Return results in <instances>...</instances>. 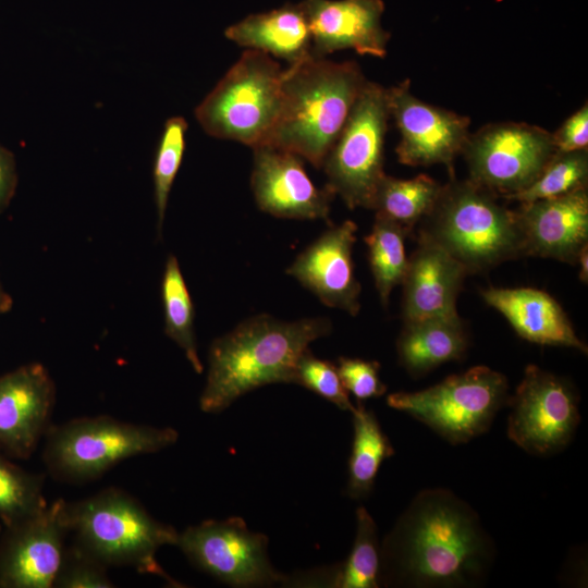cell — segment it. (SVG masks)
<instances>
[{
    "mask_svg": "<svg viewBox=\"0 0 588 588\" xmlns=\"http://www.w3.org/2000/svg\"><path fill=\"white\" fill-rule=\"evenodd\" d=\"M495 546L478 513L444 488L414 497L380 544L379 583L385 587L479 586Z\"/></svg>",
    "mask_w": 588,
    "mask_h": 588,
    "instance_id": "1",
    "label": "cell"
},
{
    "mask_svg": "<svg viewBox=\"0 0 588 588\" xmlns=\"http://www.w3.org/2000/svg\"><path fill=\"white\" fill-rule=\"evenodd\" d=\"M330 331V320L320 317L284 321L261 314L242 321L210 345L200 409L220 413L257 388L293 383L301 355Z\"/></svg>",
    "mask_w": 588,
    "mask_h": 588,
    "instance_id": "2",
    "label": "cell"
},
{
    "mask_svg": "<svg viewBox=\"0 0 588 588\" xmlns=\"http://www.w3.org/2000/svg\"><path fill=\"white\" fill-rule=\"evenodd\" d=\"M366 82L354 61L310 54L290 64L282 72L280 112L264 144L321 168Z\"/></svg>",
    "mask_w": 588,
    "mask_h": 588,
    "instance_id": "3",
    "label": "cell"
},
{
    "mask_svg": "<svg viewBox=\"0 0 588 588\" xmlns=\"http://www.w3.org/2000/svg\"><path fill=\"white\" fill-rule=\"evenodd\" d=\"M63 518L74 540L107 566H130L181 587L156 559L166 544H176L179 532L154 518L132 495L106 488L75 502H63Z\"/></svg>",
    "mask_w": 588,
    "mask_h": 588,
    "instance_id": "4",
    "label": "cell"
},
{
    "mask_svg": "<svg viewBox=\"0 0 588 588\" xmlns=\"http://www.w3.org/2000/svg\"><path fill=\"white\" fill-rule=\"evenodd\" d=\"M421 234L442 246L467 273L524 256L516 212L470 180L442 186Z\"/></svg>",
    "mask_w": 588,
    "mask_h": 588,
    "instance_id": "5",
    "label": "cell"
},
{
    "mask_svg": "<svg viewBox=\"0 0 588 588\" xmlns=\"http://www.w3.org/2000/svg\"><path fill=\"white\" fill-rule=\"evenodd\" d=\"M45 437L44 461L49 474L64 482L83 483L100 477L126 458L173 445L179 433L171 427L96 416L50 426Z\"/></svg>",
    "mask_w": 588,
    "mask_h": 588,
    "instance_id": "6",
    "label": "cell"
},
{
    "mask_svg": "<svg viewBox=\"0 0 588 588\" xmlns=\"http://www.w3.org/2000/svg\"><path fill=\"white\" fill-rule=\"evenodd\" d=\"M282 72L271 56L246 49L196 107L198 123L216 138L266 143L280 112Z\"/></svg>",
    "mask_w": 588,
    "mask_h": 588,
    "instance_id": "7",
    "label": "cell"
},
{
    "mask_svg": "<svg viewBox=\"0 0 588 588\" xmlns=\"http://www.w3.org/2000/svg\"><path fill=\"white\" fill-rule=\"evenodd\" d=\"M509 400L506 377L478 365L415 392H394L387 404L456 445L487 432Z\"/></svg>",
    "mask_w": 588,
    "mask_h": 588,
    "instance_id": "8",
    "label": "cell"
},
{
    "mask_svg": "<svg viewBox=\"0 0 588 588\" xmlns=\"http://www.w3.org/2000/svg\"><path fill=\"white\" fill-rule=\"evenodd\" d=\"M388 88L367 81L322 164L326 187L350 209L369 208L385 175Z\"/></svg>",
    "mask_w": 588,
    "mask_h": 588,
    "instance_id": "9",
    "label": "cell"
},
{
    "mask_svg": "<svg viewBox=\"0 0 588 588\" xmlns=\"http://www.w3.org/2000/svg\"><path fill=\"white\" fill-rule=\"evenodd\" d=\"M578 394L563 377L528 365L513 396L506 433L525 452L551 456L573 440L580 422Z\"/></svg>",
    "mask_w": 588,
    "mask_h": 588,
    "instance_id": "10",
    "label": "cell"
},
{
    "mask_svg": "<svg viewBox=\"0 0 588 588\" xmlns=\"http://www.w3.org/2000/svg\"><path fill=\"white\" fill-rule=\"evenodd\" d=\"M469 180L506 197L529 186L555 154L552 133L527 123L489 124L469 135L463 152Z\"/></svg>",
    "mask_w": 588,
    "mask_h": 588,
    "instance_id": "11",
    "label": "cell"
},
{
    "mask_svg": "<svg viewBox=\"0 0 588 588\" xmlns=\"http://www.w3.org/2000/svg\"><path fill=\"white\" fill-rule=\"evenodd\" d=\"M188 561L204 573L232 587H265L287 584L268 555V537L248 529L241 517L208 519L189 526L176 544Z\"/></svg>",
    "mask_w": 588,
    "mask_h": 588,
    "instance_id": "12",
    "label": "cell"
},
{
    "mask_svg": "<svg viewBox=\"0 0 588 588\" xmlns=\"http://www.w3.org/2000/svg\"><path fill=\"white\" fill-rule=\"evenodd\" d=\"M388 105L401 136L399 161L411 167L443 164L454 177V161L470 135L469 118L416 98L409 79L388 88Z\"/></svg>",
    "mask_w": 588,
    "mask_h": 588,
    "instance_id": "13",
    "label": "cell"
},
{
    "mask_svg": "<svg viewBox=\"0 0 588 588\" xmlns=\"http://www.w3.org/2000/svg\"><path fill=\"white\" fill-rule=\"evenodd\" d=\"M59 499L0 532V588H50L69 529Z\"/></svg>",
    "mask_w": 588,
    "mask_h": 588,
    "instance_id": "14",
    "label": "cell"
},
{
    "mask_svg": "<svg viewBox=\"0 0 588 588\" xmlns=\"http://www.w3.org/2000/svg\"><path fill=\"white\" fill-rule=\"evenodd\" d=\"M252 149L250 186L260 210L278 218L328 220L334 194L311 182L298 155L269 144Z\"/></svg>",
    "mask_w": 588,
    "mask_h": 588,
    "instance_id": "15",
    "label": "cell"
},
{
    "mask_svg": "<svg viewBox=\"0 0 588 588\" xmlns=\"http://www.w3.org/2000/svg\"><path fill=\"white\" fill-rule=\"evenodd\" d=\"M56 387L39 363L0 376V452L28 458L50 428Z\"/></svg>",
    "mask_w": 588,
    "mask_h": 588,
    "instance_id": "16",
    "label": "cell"
},
{
    "mask_svg": "<svg viewBox=\"0 0 588 588\" xmlns=\"http://www.w3.org/2000/svg\"><path fill=\"white\" fill-rule=\"evenodd\" d=\"M357 225L345 220L332 225L307 246L286 269L304 287L324 305L352 316L359 311L360 285L352 258Z\"/></svg>",
    "mask_w": 588,
    "mask_h": 588,
    "instance_id": "17",
    "label": "cell"
},
{
    "mask_svg": "<svg viewBox=\"0 0 588 588\" xmlns=\"http://www.w3.org/2000/svg\"><path fill=\"white\" fill-rule=\"evenodd\" d=\"M311 35V54L326 57L352 49L384 58L390 34L381 25L382 0H304Z\"/></svg>",
    "mask_w": 588,
    "mask_h": 588,
    "instance_id": "18",
    "label": "cell"
},
{
    "mask_svg": "<svg viewBox=\"0 0 588 588\" xmlns=\"http://www.w3.org/2000/svg\"><path fill=\"white\" fill-rule=\"evenodd\" d=\"M516 212L524 256L552 258L576 265L588 244V192L571 193L520 204Z\"/></svg>",
    "mask_w": 588,
    "mask_h": 588,
    "instance_id": "19",
    "label": "cell"
},
{
    "mask_svg": "<svg viewBox=\"0 0 588 588\" xmlns=\"http://www.w3.org/2000/svg\"><path fill=\"white\" fill-rule=\"evenodd\" d=\"M466 274L442 246L420 233L402 282L404 321L457 317L456 298Z\"/></svg>",
    "mask_w": 588,
    "mask_h": 588,
    "instance_id": "20",
    "label": "cell"
},
{
    "mask_svg": "<svg viewBox=\"0 0 588 588\" xmlns=\"http://www.w3.org/2000/svg\"><path fill=\"white\" fill-rule=\"evenodd\" d=\"M481 296L522 339L587 353V345L577 336L566 313L550 294L532 287L491 286L482 290Z\"/></svg>",
    "mask_w": 588,
    "mask_h": 588,
    "instance_id": "21",
    "label": "cell"
},
{
    "mask_svg": "<svg viewBox=\"0 0 588 588\" xmlns=\"http://www.w3.org/2000/svg\"><path fill=\"white\" fill-rule=\"evenodd\" d=\"M224 35L241 47L283 59L289 65L311 54V35L302 2L249 14L229 26Z\"/></svg>",
    "mask_w": 588,
    "mask_h": 588,
    "instance_id": "22",
    "label": "cell"
},
{
    "mask_svg": "<svg viewBox=\"0 0 588 588\" xmlns=\"http://www.w3.org/2000/svg\"><path fill=\"white\" fill-rule=\"evenodd\" d=\"M467 346V334L458 316L405 322L396 343L401 366L415 378L441 364L461 359Z\"/></svg>",
    "mask_w": 588,
    "mask_h": 588,
    "instance_id": "23",
    "label": "cell"
},
{
    "mask_svg": "<svg viewBox=\"0 0 588 588\" xmlns=\"http://www.w3.org/2000/svg\"><path fill=\"white\" fill-rule=\"evenodd\" d=\"M353 416V442L348 460L346 494L354 500L367 498L382 462L394 454L388 437L370 409L362 402L355 406Z\"/></svg>",
    "mask_w": 588,
    "mask_h": 588,
    "instance_id": "24",
    "label": "cell"
},
{
    "mask_svg": "<svg viewBox=\"0 0 588 588\" xmlns=\"http://www.w3.org/2000/svg\"><path fill=\"white\" fill-rule=\"evenodd\" d=\"M442 191L436 180L427 174L413 179L384 175L372 198L370 209L377 217L390 220L407 232L433 208Z\"/></svg>",
    "mask_w": 588,
    "mask_h": 588,
    "instance_id": "25",
    "label": "cell"
},
{
    "mask_svg": "<svg viewBox=\"0 0 588 588\" xmlns=\"http://www.w3.org/2000/svg\"><path fill=\"white\" fill-rule=\"evenodd\" d=\"M161 298L164 311V332L185 353L197 373L204 366L197 353L194 330V306L177 259H167L161 281Z\"/></svg>",
    "mask_w": 588,
    "mask_h": 588,
    "instance_id": "26",
    "label": "cell"
},
{
    "mask_svg": "<svg viewBox=\"0 0 588 588\" xmlns=\"http://www.w3.org/2000/svg\"><path fill=\"white\" fill-rule=\"evenodd\" d=\"M408 232L401 225L381 217L375 219L365 237L368 260L381 304L388 305L392 290L402 284L408 264L404 240Z\"/></svg>",
    "mask_w": 588,
    "mask_h": 588,
    "instance_id": "27",
    "label": "cell"
},
{
    "mask_svg": "<svg viewBox=\"0 0 588 588\" xmlns=\"http://www.w3.org/2000/svg\"><path fill=\"white\" fill-rule=\"evenodd\" d=\"M380 572V543L377 525L369 512L356 510V532L352 550L345 562L332 567L330 587L378 588Z\"/></svg>",
    "mask_w": 588,
    "mask_h": 588,
    "instance_id": "28",
    "label": "cell"
},
{
    "mask_svg": "<svg viewBox=\"0 0 588 588\" xmlns=\"http://www.w3.org/2000/svg\"><path fill=\"white\" fill-rule=\"evenodd\" d=\"M587 149L569 152L555 151L539 176L529 186L504 198L528 204L587 187Z\"/></svg>",
    "mask_w": 588,
    "mask_h": 588,
    "instance_id": "29",
    "label": "cell"
},
{
    "mask_svg": "<svg viewBox=\"0 0 588 588\" xmlns=\"http://www.w3.org/2000/svg\"><path fill=\"white\" fill-rule=\"evenodd\" d=\"M0 452V519L4 526L23 520L48 503L42 493L44 476L29 473Z\"/></svg>",
    "mask_w": 588,
    "mask_h": 588,
    "instance_id": "30",
    "label": "cell"
},
{
    "mask_svg": "<svg viewBox=\"0 0 588 588\" xmlns=\"http://www.w3.org/2000/svg\"><path fill=\"white\" fill-rule=\"evenodd\" d=\"M187 122L172 117L164 123L154 161V196L158 213V234H161L169 195L182 163Z\"/></svg>",
    "mask_w": 588,
    "mask_h": 588,
    "instance_id": "31",
    "label": "cell"
},
{
    "mask_svg": "<svg viewBox=\"0 0 588 588\" xmlns=\"http://www.w3.org/2000/svg\"><path fill=\"white\" fill-rule=\"evenodd\" d=\"M293 383L301 384L342 411L354 412L355 405L340 378L336 365L314 356L306 350L294 368Z\"/></svg>",
    "mask_w": 588,
    "mask_h": 588,
    "instance_id": "32",
    "label": "cell"
},
{
    "mask_svg": "<svg viewBox=\"0 0 588 588\" xmlns=\"http://www.w3.org/2000/svg\"><path fill=\"white\" fill-rule=\"evenodd\" d=\"M108 566L78 543L65 547L53 587L58 588H111Z\"/></svg>",
    "mask_w": 588,
    "mask_h": 588,
    "instance_id": "33",
    "label": "cell"
},
{
    "mask_svg": "<svg viewBox=\"0 0 588 588\" xmlns=\"http://www.w3.org/2000/svg\"><path fill=\"white\" fill-rule=\"evenodd\" d=\"M342 383L358 402L379 397L387 391L379 377L380 365L373 360L340 357L336 365Z\"/></svg>",
    "mask_w": 588,
    "mask_h": 588,
    "instance_id": "34",
    "label": "cell"
},
{
    "mask_svg": "<svg viewBox=\"0 0 588 588\" xmlns=\"http://www.w3.org/2000/svg\"><path fill=\"white\" fill-rule=\"evenodd\" d=\"M555 151L569 152L587 149L588 146V105L581 106L552 133Z\"/></svg>",
    "mask_w": 588,
    "mask_h": 588,
    "instance_id": "35",
    "label": "cell"
},
{
    "mask_svg": "<svg viewBox=\"0 0 588 588\" xmlns=\"http://www.w3.org/2000/svg\"><path fill=\"white\" fill-rule=\"evenodd\" d=\"M16 173L12 155L0 146V210L14 193Z\"/></svg>",
    "mask_w": 588,
    "mask_h": 588,
    "instance_id": "36",
    "label": "cell"
},
{
    "mask_svg": "<svg viewBox=\"0 0 588 588\" xmlns=\"http://www.w3.org/2000/svg\"><path fill=\"white\" fill-rule=\"evenodd\" d=\"M576 265L579 266V279L581 282L588 281V244L585 245L576 259Z\"/></svg>",
    "mask_w": 588,
    "mask_h": 588,
    "instance_id": "37",
    "label": "cell"
},
{
    "mask_svg": "<svg viewBox=\"0 0 588 588\" xmlns=\"http://www.w3.org/2000/svg\"><path fill=\"white\" fill-rule=\"evenodd\" d=\"M11 304L10 296L3 291L0 284V314L5 313L11 307Z\"/></svg>",
    "mask_w": 588,
    "mask_h": 588,
    "instance_id": "38",
    "label": "cell"
},
{
    "mask_svg": "<svg viewBox=\"0 0 588 588\" xmlns=\"http://www.w3.org/2000/svg\"><path fill=\"white\" fill-rule=\"evenodd\" d=\"M0 532H1V526H0Z\"/></svg>",
    "mask_w": 588,
    "mask_h": 588,
    "instance_id": "39",
    "label": "cell"
}]
</instances>
